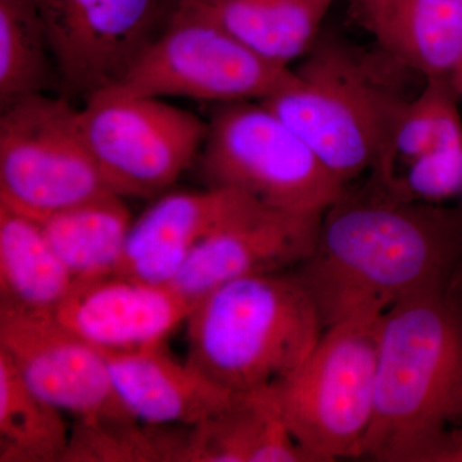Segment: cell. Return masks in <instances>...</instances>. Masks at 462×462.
I'll return each instance as SVG.
<instances>
[{
  "label": "cell",
  "mask_w": 462,
  "mask_h": 462,
  "mask_svg": "<svg viewBox=\"0 0 462 462\" xmlns=\"http://www.w3.org/2000/svg\"><path fill=\"white\" fill-rule=\"evenodd\" d=\"M324 329L382 316L401 300L462 278V200L430 205L369 178L346 185L321 216L314 251L296 269Z\"/></svg>",
  "instance_id": "6da1fadb"
},
{
  "label": "cell",
  "mask_w": 462,
  "mask_h": 462,
  "mask_svg": "<svg viewBox=\"0 0 462 462\" xmlns=\"http://www.w3.org/2000/svg\"><path fill=\"white\" fill-rule=\"evenodd\" d=\"M462 431V278L382 316L375 404L363 458L451 462Z\"/></svg>",
  "instance_id": "7a4b0ae2"
},
{
  "label": "cell",
  "mask_w": 462,
  "mask_h": 462,
  "mask_svg": "<svg viewBox=\"0 0 462 462\" xmlns=\"http://www.w3.org/2000/svg\"><path fill=\"white\" fill-rule=\"evenodd\" d=\"M296 84L261 100L288 124L346 187L372 171L420 75L374 44L320 35L293 69Z\"/></svg>",
  "instance_id": "3957f363"
},
{
  "label": "cell",
  "mask_w": 462,
  "mask_h": 462,
  "mask_svg": "<svg viewBox=\"0 0 462 462\" xmlns=\"http://www.w3.org/2000/svg\"><path fill=\"white\" fill-rule=\"evenodd\" d=\"M185 324L187 360L233 393L281 384L324 331L294 270L225 282L200 298Z\"/></svg>",
  "instance_id": "277c9868"
},
{
  "label": "cell",
  "mask_w": 462,
  "mask_h": 462,
  "mask_svg": "<svg viewBox=\"0 0 462 462\" xmlns=\"http://www.w3.org/2000/svg\"><path fill=\"white\" fill-rule=\"evenodd\" d=\"M382 316L328 327L305 363L275 385L285 424L310 462L363 458L375 404Z\"/></svg>",
  "instance_id": "5b68a950"
},
{
  "label": "cell",
  "mask_w": 462,
  "mask_h": 462,
  "mask_svg": "<svg viewBox=\"0 0 462 462\" xmlns=\"http://www.w3.org/2000/svg\"><path fill=\"white\" fill-rule=\"evenodd\" d=\"M199 158L207 187L238 190L288 214L322 215L346 188L261 102L218 105Z\"/></svg>",
  "instance_id": "8992f818"
},
{
  "label": "cell",
  "mask_w": 462,
  "mask_h": 462,
  "mask_svg": "<svg viewBox=\"0 0 462 462\" xmlns=\"http://www.w3.org/2000/svg\"><path fill=\"white\" fill-rule=\"evenodd\" d=\"M296 81L293 69L261 57L199 9L172 5L162 32L107 90L225 105L261 102Z\"/></svg>",
  "instance_id": "52a82bcc"
},
{
  "label": "cell",
  "mask_w": 462,
  "mask_h": 462,
  "mask_svg": "<svg viewBox=\"0 0 462 462\" xmlns=\"http://www.w3.org/2000/svg\"><path fill=\"white\" fill-rule=\"evenodd\" d=\"M109 190L85 139L80 108L27 97L0 117V203L41 221ZM116 194V193H115Z\"/></svg>",
  "instance_id": "ba28073f"
},
{
  "label": "cell",
  "mask_w": 462,
  "mask_h": 462,
  "mask_svg": "<svg viewBox=\"0 0 462 462\" xmlns=\"http://www.w3.org/2000/svg\"><path fill=\"white\" fill-rule=\"evenodd\" d=\"M80 121L106 184L124 199L171 187L199 156L208 133L191 112L114 90L85 100Z\"/></svg>",
  "instance_id": "9c48e42d"
},
{
  "label": "cell",
  "mask_w": 462,
  "mask_h": 462,
  "mask_svg": "<svg viewBox=\"0 0 462 462\" xmlns=\"http://www.w3.org/2000/svg\"><path fill=\"white\" fill-rule=\"evenodd\" d=\"M56 63L58 84L85 100L124 80L162 32L167 0H32Z\"/></svg>",
  "instance_id": "30bf717a"
},
{
  "label": "cell",
  "mask_w": 462,
  "mask_h": 462,
  "mask_svg": "<svg viewBox=\"0 0 462 462\" xmlns=\"http://www.w3.org/2000/svg\"><path fill=\"white\" fill-rule=\"evenodd\" d=\"M0 352L33 392L78 421L134 418L116 393L105 354L53 314L0 306Z\"/></svg>",
  "instance_id": "8fae6325"
},
{
  "label": "cell",
  "mask_w": 462,
  "mask_h": 462,
  "mask_svg": "<svg viewBox=\"0 0 462 462\" xmlns=\"http://www.w3.org/2000/svg\"><path fill=\"white\" fill-rule=\"evenodd\" d=\"M322 215H293L254 202L191 251L171 287L199 302L225 282L296 269L314 251Z\"/></svg>",
  "instance_id": "7c38bea8"
},
{
  "label": "cell",
  "mask_w": 462,
  "mask_h": 462,
  "mask_svg": "<svg viewBox=\"0 0 462 462\" xmlns=\"http://www.w3.org/2000/svg\"><path fill=\"white\" fill-rule=\"evenodd\" d=\"M194 306L171 285L108 273L76 279L53 315L100 351L123 352L166 343Z\"/></svg>",
  "instance_id": "4fadbf2b"
},
{
  "label": "cell",
  "mask_w": 462,
  "mask_h": 462,
  "mask_svg": "<svg viewBox=\"0 0 462 462\" xmlns=\"http://www.w3.org/2000/svg\"><path fill=\"white\" fill-rule=\"evenodd\" d=\"M254 202L247 194L227 188L167 194L133 221L112 273L171 284L191 251Z\"/></svg>",
  "instance_id": "5bb4252c"
},
{
  "label": "cell",
  "mask_w": 462,
  "mask_h": 462,
  "mask_svg": "<svg viewBox=\"0 0 462 462\" xmlns=\"http://www.w3.org/2000/svg\"><path fill=\"white\" fill-rule=\"evenodd\" d=\"M103 354L121 403L145 424L193 427L221 411L236 394L187 358L178 360L166 343Z\"/></svg>",
  "instance_id": "9a60e30c"
},
{
  "label": "cell",
  "mask_w": 462,
  "mask_h": 462,
  "mask_svg": "<svg viewBox=\"0 0 462 462\" xmlns=\"http://www.w3.org/2000/svg\"><path fill=\"white\" fill-rule=\"evenodd\" d=\"M349 14L374 44L425 80L458 91L462 0H351Z\"/></svg>",
  "instance_id": "2e32d148"
},
{
  "label": "cell",
  "mask_w": 462,
  "mask_h": 462,
  "mask_svg": "<svg viewBox=\"0 0 462 462\" xmlns=\"http://www.w3.org/2000/svg\"><path fill=\"white\" fill-rule=\"evenodd\" d=\"M180 462H310L282 418L275 387L236 393L221 411L185 428Z\"/></svg>",
  "instance_id": "e0dca14e"
},
{
  "label": "cell",
  "mask_w": 462,
  "mask_h": 462,
  "mask_svg": "<svg viewBox=\"0 0 462 462\" xmlns=\"http://www.w3.org/2000/svg\"><path fill=\"white\" fill-rule=\"evenodd\" d=\"M334 0H223L189 5L223 26L261 57L289 67L320 36Z\"/></svg>",
  "instance_id": "ac0fdd59"
},
{
  "label": "cell",
  "mask_w": 462,
  "mask_h": 462,
  "mask_svg": "<svg viewBox=\"0 0 462 462\" xmlns=\"http://www.w3.org/2000/svg\"><path fill=\"white\" fill-rule=\"evenodd\" d=\"M74 282L39 221L0 203V306L54 314Z\"/></svg>",
  "instance_id": "d6986e66"
},
{
  "label": "cell",
  "mask_w": 462,
  "mask_h": 462,
  "mask_svg": "<svg viewBox=\"0 0 462 462\" xmlns=\"http://www.w3.org/2000/svg\"><path fill=\"white\" fill-rule=\"evenodd\" d=\"M39 224L76 281L115 272L133 218L124 197L107 193L48 216Z\"/></svg>",
  "instance_id": "ffe728a7"
},
{
  "label": "cell",
  "mask_w": 462,
  "mask_h": 462,
  "mask_svg": "<svg viewBox=\"0 0 462 462\" xmlns=\"http://www.w3.org/2000/svg\"><path fill=\"white\" fill-rule=\"evenodd\" d=\"M65 413L33 392L0 352V462H65L71 439Z\"/></svg>",
  "instance_id": "44dd1931"
},
{
  "label": "cell",
  "mask_w": 462,
  "mask_h": 462,
  "mask_svg": "<svg viewBox=\"0 0 462 462\" xmlns=\"http://www.w3.org/2000/svg\"><path fill=\"white\" fill-rule=\"evenodd\" d=\"M58 80L50 39L32 0H0L2 108L44 94Z\"/></svg>",
  "instance_id": "7402d4cb"
},
{
  "label": "cell",
  "mask_w": 462,
  "mask_h": 462,
  "mask_svg": "<svg viewBox=\"0 0 462 462\" xmlns=\"http://www.w3.org/2000/svg\"><path fill=\"white\" fill-rule=\"evenodd\" d=\"M181 438L182 427L134 418L76 421L65 462H179Z\"/></svg>",
  "instance_id": "603a6c76"
},
{
  "label": "cell",
  "mask_w": 462,
  "mask_h": 462,
  "mask_svg": "<svg viewBox=\"0 0 462 462\" xmlns=\"http://www.w3.org/2000/svg\"><path fill=\"white\" fill-rule=\"evenodd\" d=\"M170 5H212V3L223 2V0H167Z\"/></svg>",
  "instance_id": "cb8c5ba5"
},
{
  "label": "cell",
  "mask_w": 462,
  "mask_h": 462,
  "mask_svg": "<svg viewBox=\"0 0 462 462\" xmlns=\"http://www.w3.org/2000/svg\"><path fill=\"white\" fill-rule=\"evenodd\" d=\"M458 96H460V102L462 105V79H461L460 88H458Z\"/></svg>",
  "instance_id": "d4e9b609"
}]
</instances>
